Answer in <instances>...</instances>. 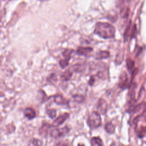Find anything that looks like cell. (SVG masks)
<instances>
[{
  "label": "cell",
  "mask_w": 146,
  "mask_h": 146,
  "mask_svg": "<svg viewBox=\"0 0 146 146\" xmlns=\"http://www.w3.org/2000/svg\"><path fill=\"white\" fill-rule=\"evenodd\" d=\"M59 63L62 68H64L66 67H67L68 65V60H67L66 59H62V60H60Z\"/></svg>",
  "instance_id": "obj_21"
},
{
  "label": "cell",
  "mask_w": 146,
  "mask_h": 146,
  "mask_svg": "<svg viewBox=\"0 0 146 146\" xmlns=\"http://www.w3.org/2000/svg\"><path fill=\"white\" fill-rule=\"evenodd\" d=\"M126 64H127V69L130 71H131L133 67H134V65H135V63L134 61L132 60L131 59H127V62H126Z\"/></svg>",
  "instance_id": "obj_18"
},
{
  "label": "cell",
  "mask_w": 146,
  "mask_h": 146,
  "mask_svg": "<svg viewBox=\"0 0 146 146\" xmlns=\"http://www.w3.org/2000/svg\"><path fill=\"white\" fill-rule=\"evenodd\" d=\"M110 56V53L107 51H100L98 52L95 55V59L99 60L106 59Z\"/></svg>",
  "instance_id": "obj_11"
},
{
  "label": "cell",
  "mask_w": 146,
  "mask_h": 146,
  "mask_svg": "<svg viewBox=\"0 0 146 146\" xmlns=\"http://www.w3.org/2000/svg\"><path fill=\"white\" fill-rule=\"evenodd\" d=\"M142 106H143V104H140L136 106L132 110V112H139L142 108Z\"/></svg>",
  "instance_id": "obj_25"
},
{
  "label": "cell",
  "mask_w": 146,
  "mask_h": 146,
  "mask_svg": "<svg viewBox=\"0 0 146 146\" xmlns=\"http://www.w3.org/2000/svg\"><path fill=\"white\" fill-rule=\"evenodd\" d=\"M70 129L68 127L65 126L62 128L54 127L50 132V135L54 138H59L64 136L68 133Z\"/></svg>",
  "instance_id": "obj_3"
},
{
  "label": "cell",
  "mask_w": 146,
  "mask_h": 146,
  "mask_svg": "<svg viewBox=\"0 0 146 146\" xmlns=\"http://www.w3.org/2000/svg\"><path fill=\"white\" fill-rule=\"evenodd\" d=\"M56 146H70L68 144H67L66 143H63V142H60L58 143Z\"/></svg>",
  "instance_id": "obj_26"
},
{
  "label": "cell",
  "mask_w": 146,
  "mask_h": 146,
  "mask_svg": "<svg viewBox=\"0 0 146 146\" xmlns=\"http://www.w3.org/2000/svg\"><path fill=\"white\" fill-rule=\"evenodd\" d=\"M94 33L102 38L108 39L114 36L115 29L110 23L106 22H97L95 25Z\"/></svg>",
  "instance_id": "obj_1"
},
{
  "label": "cell",
  "mask_w": 146,
  "mask_h": 146,
  "mask_svg": "<svg viewBox=\"0 0 146 146\" xmlns=\"http://www.w3.org/2000/svg\"><path fill=\"white\" fill-rule=\"evenodd\" d=\"M128 82V78L125 72H123L120 76L119 84L121 88H125L127 86Z\"/></svg>",
  "instance_id": "obj_6"
},
{
  "label": "cell",
  "mask_w": 146,
  "mask_h": 146,
  "mask_svg": "<svg viewBox=\"0 0 146 146\" xmlns=\"http://www.w3.org/2000/svg\"><path fill=\"white\" fill-rule=\"evenodd\" d=\"M24 115L29 120H32L35 117L36 112L32 108L27 107L25 110Z\"/></svg>",
  "instance_id": "obj_10"
},
{
  "label": "cell",
  "mask_w": 146,
  "mask_h": 146,
  "mask_svg": "<svg viewBox=\"0 0 146 146\" xmlns=\"http://www.w3.org/2000/svg\"><path fill=\"white\" fill-rule=\"evenodd\" d=\"M54 127H55L52 124H50L47 123H43L39 130L40 135L43 137H46L48 133H50V132Z\"/></svg>",
  "instance_id": "obj_4"
},
{
  "label": "cell",
  "mask_w": 146,
  "mask_h": 146,
  "mask_svg": "<svg viewBox=\"0 0 146 146\" xmlns=\"http://www.w3.org/2000/svg\"><path fill=\"white\" fill-rule=\"evenodd\" d=\"M146 132V128L144 127H141L138 131H137V135L140 137H142L144 136Z\"/></svg>",
  "instance_id": "obj_22"
},
{
  "label": "cell",
  "mask_w": 146,
  "mask_h": 146,
  "mask_svg": "<svg viewBox=\"0 0 146 146\" xmlns=\"http://www.w3.org/2000/svg\"><path fill=\"white\" fill-rule=\"evenodd\" d=\"M73 52V50L72 49H66L63 52V56L66 59L69 61V60L71 59V55Z\"/></svg>",
  "instance_id": "obj_17"
},
{
  "label": "cell",
  "mask_w": 146,
  "mask_h": 146,
  "mask_svg": "<svg viewBox=\"0 0 146 146\" xmlns=\"http://www.w3.org/2000/svg\"><path fill=\"white\" fill-rule=\"evenodd\" d=\"M92 50H93L92 48L90 47H79L76 50V53L79 55L87 56L88 54H90L92 51Z\"/></svg>",
  "instance_id": "obj_9"
},
{
  "label": "cell",
  "mask_w": 146,
  "mask_h": 146,
  "mask_svg": "<svg viewBox=\"0 0 146 146\" xmlns=\"http://www.w3.org/2000/svg\"><path fill=\"white\" fill-rule=\"evenodd\" d=\"M94 82H95V79H94L92 76H91V77L90 78L89 81H88V84L91 86V85H92V84H94Z\"/></svg>",
  "instance_id": "obj_27"
},
{
  "label": "cell",
  "mask_w": 146,
  "mask_h": 146,
  "mask_svg": "<svg viewBox=\"0 0 146 146\" xmlns=\"http://www.w3.org/2000/svg\"><path fill=\"white\" fill-rule=\"evenodd\" d=\"M70 116V114L68 113H64L60 115H59L53 122L52 125L55 127H58V126L62 124Z\"/></svg>",
  "instance_id": "obj_5"
},
{
  "label": "cell",
  "mask_w": 146,
  "mask_h": 146,
  "mask_svg": "<svg viewBox=\"0 0 146 146\" xmlns=\"http://www.w3.org/2000/svg\"><path fill=\"white\" fill-rule=\"evenodd\" d=\"M136 32H137V30H136V27L135 25H133L132 26V29L131 30V32L130 33V36L131 38H134L136 35Z\"/></svg>",
  "instance_id": "obj_23"
},
{
  "label": "cell",
  "mask_w": 146,
  "mask_h": 146,
  "mask_svg": "<svg viewBox=\"0 0 146 146\" xmlns=\"http://www.w3.org/2000/svg\"><path fill=\"white\" fill-rule=\"evenodd\" d=\"M87 122L91 128L94 129L99 127L102 123V119L99 113L96 111L91 112L88 116Z\"/></svg>",
  "instance_id": "obj_2"
},
{
  "label": "cell",
  "mask_w": 146,
  "mask_h": 146,
  "mask_svg": "<svg viewBox=\"0 0 146 146\" xmlns=\"http://www.w3.org/2000/svg\"><path fill=\"white\" fill-rule=\"evenodd\" d=\"M72 98L74 101L79 103L83 102L84 100V98L80 95H74L72 96Z\"/></svg>",
  "instance_id": "obj_19"
},
{
  "label": "cell",
  "mask_w": 146,
  "mask_h": 146,
  "mask_svg": "<svg viewBox=\"0 0 146 146\" xmlns=\"http://www.w3.org/2000/svg\"><path fill=\"white\" fill-rule=\"evenodd\" d=\"M32 143L34 146H42V141L38 139H33Z\"/></svg>",
  "instance_id": "obj_24"
},
{
  "label": "cell",
  "mask_w": 146,
  "mask_h": 146,
  "mask_svg": "<svg viewBox=\"0 0 146 146\" xmlns=\"http://www.w3.org/2000/svg\"><path fill=\"white\" fill-rule=\"evenodd\" d=\"M131 22L129 21L128 23V25H127L124 33V35H123V38H124V42H126L127 40V39H128V37L129 36L130 34V27H131Z\"/></svg>",
  "instance_id": "obj_15"
},
{
  "label": "cell",
  "mask_w": 146,
  "mask_h": 146,
  "mask_svg": "<svg viewBox=\"0 0 146 146\" xmlns=\"http://www.w3.org/2000/svg\"><path fill=\"white\" fill-rule=\"evenodd\" d=\"M47 114L51 119H54L56 115V111L55 109H49L47 110Z\"/></svg>",
  "instance_id": "obj_20"
},
{
  "label": "cell",
  "mask_w": 146,
  "mask_h": 146,
  "mask_svg": "<svg viewBox=\"0 0 146 146\" xmlns=\"http://www.w3.org/2000/svg\"><path fill=\"white\" fill-rule=\"evenodd\" d=\"M38 1H42V2H43V1H49V0H38Z\"/></svg>",
  "instance_id": "obj_29"
},
{
  "label": "cell",
  "mask_w": 146,
  "mask_h": 146,
  "mask_svg": "<svg viewBox=\"0 0 146 146\" xmlns=\"http://www.w3.org/2000/svg\"><path fill=\"white\" fill-rule=\"evenodd\" d=\"M105 130L108 133H113L115 131V127L111 123H107L105 125Z\"/></svg>",
  "instance_id": "obj_14"
},
{
  "label": "cell",
  "mask_w": 146,
  "mask_h": 146,
  "mask_svg": "<svg viewBox=\"0 0 146 146\" xmlns=\"http://www.w3.org/2000/svg\"><path fill=\"white\" fill-rule=\"evenodd\" d=\"M73 70L76 72H82L84 70V65L83 64L81 63H78L76 64H74L72 66Z\"/></svg>",
  "instance_id": "obj_16"
},
{
  "label": "cell",
  "mask_w": 146,
  "mask_h": 146,
  "mask_svg": "<svg viewBox=\"0 0 146 146\" xmlns=\"http://www.w3.org/2000/svg\"><path fill=\"white\" fill-rule=\"evenodd\" d=\"M54 101L58 105H67L69 100L61 95H56L54 96Z\"/></svg>",
  "instance_id": "obj_8"
},
{
  "label": "cell",
  "mask_w": 146,
  "mask_h": 146,
  "mask_svg": "<svg viewBox=\"0 0 146 146\" xmlns=\"http://www.w3.org/2000/svg\"><path fill=\"white\" fill-rule=\"evenodd\" d=\"M91 146H103L102 139L99 137H93L91 140Z\"/></svg>",
  "instance_id": "obj_13"
},
{
  "label": "cell",
  "mask_w": 146,
  "mask_h": 146,
  "mask_svg": "<svg viewBox=\"0 0 146 146\" xmlns=\"http://www.w3.org/2000/svg\"><path fill=\"white\" fill-rule=\"evenodd\" d=\"M78 146H84V145L83 144H78Z\"/></svg>",
  "instance_id": "obj_28"
},
{
  "label": "cell",
  "mask_w": 146,
  "mask_h": 146,
  "mask_svg": "<svg viewBox=\"0 0 146 146\" xmlns=\"http://www.w3.org/2000/svg\"><path fill=\"white\" fill-rule=\"evenodd\" d=\"M72 75V71L71 68L67 69L61 75V78L64 81H68L70 79Z\"/></svg>",
  "instance_id": "obj_12"
},
{
  "label": "cell",
  "mask_w": 146,
  "mask_h": 146,
  "mask_svg": "<svg viewBox=\"0 0 146 146\" xmlns=\"http://www.w3.org/2000/svg\"><path fill=\"white\" fill-rule=\"evenodd\" d=\"M107 104L105 100H104L102 98H100L98 102V105H97V108L99 112L101 113H105L107 110Z\"/></svg>",
  "instance_id": "obj_7"
}]
</instances>
